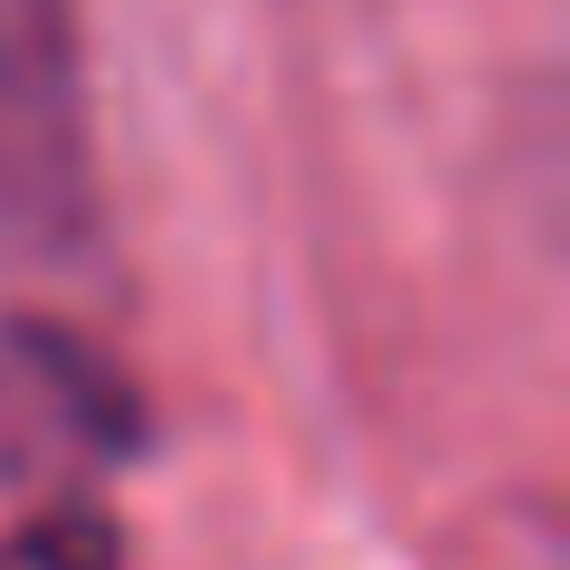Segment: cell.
Segmentation results:
<instances>
[{
  "mask_svg": "<svg viewBox=\"0 0 570 570\" xmlns=\"http://www.w3.org/2000/svg\"><path fill=\"white\" fill-rule=\"evenodd\" d=\"M96 105L77 0H0V257L67 266L96 238Z\"/></svg>",
  "mask_w": 570,
  "mask_h": 570,
  "instance_id": "1",
  "label": "cell"
}]
</instances>
